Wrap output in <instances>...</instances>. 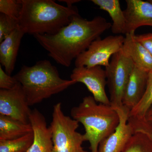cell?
<instances>
[{
    "label": "cell",
    "instance_id": "cell-20",
    "mask_svg": "<svg viewBox=\"0 0 152 152\" xmlns=\"http://www.w3.org/2000/svg\"><path fill=\"white\" fill-rule=\"evenodd\" d=\"M122 152H152V140L141 132H135Z\"/></svg>",
    "mask_w": 152,
    "mask_h": 152
},
{
    "label": "cell",
    "instance_id": "cell-25",
    "mask_svg": "<svg viewBox=\"0 0 152 152\" xmlns=\"http://www.w3.org/2000/svg\"><path fill=\"white\" fill-rule=\"evenodd\" d=\"M136 40L141 44L152 56V33L134 35Z\"/></svg>",
    "mask_w": 152,
    "mask_h": 152
},
{
    "label": "cell",
    "instance_id": "cell-28",
    "mask_svg": "<svg viewBox=\"0 0 152 152\" xmlns=\"http://www.w3.org/2000/svg\"><path fill=\"white\" fill-rule=\"evenodd\" d=\"M146 120L148 121L150 123H152V115L151 116L147 117Z\"/></svg>",
    "mask_w": 152,
    "mask_h": 152
},
{
    "label": "cell",
    "instance_id": "cell-9",
    "mask_svg": "<svg viewBox=\"0 0 152 152\" xmlns=\"http://www.w3.org/2000/svg\"><path fill=\"white\" fill-rule=\"evenodd\" d=\"M29 107L19 82L12 89L0 90V115L28 124L31 111Z\"/></svg>",
    "mask_w": 152,
    "mask_h": 152
},
{
    "label": "cell",
    "instance_id": "cell-21",
    "mask_svg": "<svg viewBox=\"0 0 152 152\" xmlns=\"http://www.w3.org/2000/svg\"><path fill=\"white\" fill-rule=\"evenodd\" d=\"M20 27L18 20L4 14L0 15V43Z\"/></svg>",
    "mask_w": 152,
    "mask_h": 152
},
{
    "label": "cell",
    "instance_id": "cell-7",
    "mask_svg": "<svg viewBox=\"0 0 152 152\" xmlns=\"http://www.w3.org/2000/svg\"><path fill=\"white\" fill-rule=\"evenodd\" d=\"M125 37L122 35L109 36L103 39L98 38L91 44L85 51L76 58V67L110 65V59L112 56L122 49Z\"/></svg>",
    "mask_w": 152,
    "mask_h": 152
},
{
    "label": "cell",
    "instance_id": "cell-23",
    "mask_svg": "<svg viewBox=\"0 0 152 152\" xmlns=\"http://www.w3.org/2000/svg\"><path fill=\"white\" fill-rule=\"evenodd\" d=\"M129 122L132 125L135 132H141L146 134L152 140V123L146 119L137 120L129 119Z\"/></svg>",
    "mask_w": 152,
    "mask_h": 152
},
{
    "label": "cell",
    "instance_id": "cell-8",
    "mask_svg": "<svg viewBox=\"0 0 152 152\" xmlns=\"http://www.w3.org/2000/svg\"><path fill=\"white\" fill-rule=\"evenodd\" d=\"M70 78L77 83L84 84L92 94L96 102L110 104V101L105 91V87L107 84L106 71L101 66L75 67L72 72Z\"/></svg>",
    "mask_w": 152,
    "mask_h": 152
},
{
    "label": "cell",
    "instance_id": "cell-6",
    "mask_svg": "<svg viewBox=\"0 0 152 152\" xmlns=\"http://www.w3.org/2000/svg\"><path fill=\"white\" fill-rule=\"evenodd\" d=\"M134 65L121 50L112 56L110 65L105 68L110 105L114 108L123 106L124 93Z\"/></svg>",
    "mask_w": 152,
    "mask_h": 152
},
{
    "label": "cell",
    "instance_id": "cell-4",
    "mask_svg": "<svg viewBox=\"0 0 152 152\" xmlns=\"http://www.w3.org/2000/svg\"><path fill=\"white\" fill-rule=\"evenodd\" d=\"M72 118L84 127V137L91 152H98L103 140L114 132L119 123L118 114L110 104L97 103L93 96L85 97L71 110Z\"/></svg>",
    "mask_w": 152,
    "mask_h": 152
},
{
    "label": "cell",
    "instance_id": "cell-3",
    "mask_svg": "<svg viewBox=\"0 0 152 152\" xmlns=\"http://www.w3.org/2000/svg\"><path fill=\"white\" fill-rule=\"evenodd\" d=\"M21 85L30 106L42 102L76 84L60 77L56 67L48 60H41L31 66H23L13 76Z\"/></svg>",
    "mask_w": 152,
    "mask_h": 152
},
{
    "label": "cell",
    "instance_id": "cell-13",
    "mask_svg": "<svg viewBox=\"0 0 152 152\" xmlns=\"http://www.w3.org/2000/svg\"><path fill=\"white\" fill-rule=\"evenodd\" d=\"M149 72L134 65L123 99V106L130 111L139 103L143 97Z\"/></svg>",
    "mask_w": 152,
    "mask_h": 152
},
{
    "label": "cell",
    "instance_id": "cell-29",
    "mask_svg": "<svg viewBox=\"0 0 152 152\" xmlns=\"http://www.w3.org/2000/svg\"><path fill=\"white\" fill-rule=\"evenodd\" d=\"M150 1H151L152 2V0H150Z\"/></svg>",
    "mask_w": 152,
    "mask_h": 152
},
{
    "label": "cell",
    "instance_id": "cell-17",
    "mask_svg": "<svg viewBox=\"0 0 152 152\" xmlns=\"http://www.w3.org/2000/svg\"><path fill=\"white\" fill-rule=\"evenodd\" d=\"M33 132L30 123L25 124L0 115V140L18 138Z\"/></svg>",
    "mask_w": 152,
    "mask_h": 152
},
{
    "label": "cell",
    "instance_id": "cell-26",
    "mask_svg": "<svg viewBox=\"0 0 152 152\" xmlns=\"http://www.w3.org/2000/svg\"><path fill=\"white\" fill-rule=\"evenodd\" d=\"M59 1L65 2L66 4L67 7H71L73 6V5L74 4L79 2L80 1H79V0H61V1Z\"/></svg>",
    "mask_w": 152,
    "mask_h": 152
},
{
    "label": "cell",
    "instance_id": "cell-15",
    "mask_svg": "<svg viewBox=\"0 0 152 152\" xmlns=\"http://www.w3.org/2000/svg\"><path fill=\"white\" fill-rule=\"evenodd\" d=\"M134 35V33L126 35L122 50L131 58L134 64L150 71L152 69V55L136 40Z\"/></svg>",
    "mask_w": 152,
    "mask_h": 152
},
{
    "label": "cell",
    "instance_id": "cell-24",
    "mask_svg": "<svg viewBox=\"0 0 152 152\" xmlns=\"http://www.w3.org/2000/svg\"><path fill=\"white\" fill-rule=\"evenodd\" d=\"M18 82L14 77L6 73L0 65V88L1 89L10 90L16 86Z\"/></svg>",
    "mask_w": 152,
    "mask_h": 152
},
{
    "label": "cell",
    "instance_id": "cell-12",
    "mask_svg": "<svg viewBox=\"0 0 152 152\" xmlns=\"http://www.w3.org/2000/svg\"><path fill=\"white\" fill-rule=\"evenodd\" d=\"M29 121L32 127L34 140L27 152H52L53 144L50 128L48 126L43 114L37 109L31 110Z\"/></svg>",
    "mask_w": 152,
    "mask_h": 152
},
{
    "label": "cell",
    "instance_id": "cell-2",
    "mask_svg": "<svg viewBox=\"0 0 152 152\" xmlns=\"http://www.w3.org/2000/svg\"><path fill=\"white\" fill-rule=\"evenodd\" d=\"M19 26L25 34H54L79 15L75 6L61 5L53 0H21Z\"/></svg>",
    "mask_w": 152,
    "mask_h": 152
},
{
    "label": "cell",
    "instance_id": "cell-16",
    "mask_svg": "<svg viewBox=\"0 0 152 152\" xmlns=\"http://www.w3.org/2000/svg\"><path fill=\"white\" fill-rule=\"evenodd\" d=\"M101 10L108 13L113 20L111 27L114 34H124L126 26V19L124 11L121 8L118 0H91Z\"/></svg>",
    "mask_w": 152,
    "mask_h": 152
},
{
    "label": "cell",
    "instance_id": "cell-22",
    "mask_svg": "<svg viewBox=\"0 0 152 152\" xmlns=\"http://www.w3.org/2000/svg\"><path fill=\"white\" fill-rule=\"evenodd\" d=\"M23 5L21 0H0V12L18 20Z\"/></svg>",
    "mask_w": 152,
    "mask_h": 152
},
{
    "label": "cell",
    "instance_id": "cell-11",
    "mask_svg": "<svg viewBox=\"0 0 152 152\" xmlns=\"http://www.w3.org/2000/svg\"><path fill=\"white\" fill-rule=\"evenodd\" d=\"M124 11L126 19L125 34L134 33L140 27L152 26V2L151 1L126 0Z\"/></svg>",
    "mask_w": 152,
    "mask_h": 152
},
{
    "label": "cell",
    "instance_id": "cell-10",
    "mask_svg": "<svg viewBox=\"0 0 152 152\" xmlns=\"http://www.w3.org/2000/svg\"><path fill=\"white\" fill-rule=\"evenodd\" d=\"M115 109L119 117V123L115 130L103 140L99 145L98 152H122L135 131L129 122L130 111L123 106Z\"/></svg>",
    "mask_w": 152,
    "mask_h": 152
},
{
    "label": "cell",
    "instance_id": "cell-18",
    "mask_svg": "<svg viewBox=\"0 0 152 152\" xmlns=\"http://www.w3.org/2000/svg\"><path fill=\"white\" fill-rule=\"evenodd\" d=\"M152 106V69L149 72L146 89L139 103L131 110L129 118L137 120L146 118L147 113Z\"/></svg>",
    "mask_w": 152,
    "mask_h": 152
},
{
    "label": "cell",
    "instance_id": "cell-5",
    "mask_svg": "<svg viewBox=\"0 0 152 152\" xmlns=\"http://www.w3.org/2000/svg\"><path fill=\"white\" fill-rule=\"evenodd\" d=\"M78 122L64 114L61 104L53 106L51 123L52 152H88L83 148L84 135L77 131Z\"/></svg>",
    "mask_w": 152,
    "mask_h": 152
},
{
    "label": "cell",
    "instance_id": "cell-19",
    "mask_svg": "<svg viewBox=\"0 0 152 152\" xmlns=\"http://www.w3.org/2000/svg\"><path fill=\"white\" fill-rule=\"evenodd\" d=\"M34 140L33 132L18 138L0 140V152H27Z\"/></svg>",
    "mask_w": 152,
    "mask_h": 152
},
{
    "label": "cell",
    "instance_id": "cell-27",
    "mask_svg": "<svg viewBox=\"0 0 152 152\" xmlns=\"http://www.w3.org/2000/svg\"><path fill=\"white\" fill-rule=\"evenodd\" d=\"M151 115H152V106L150 108L149 110L148 111L147 113L146 118L147 117L151 116Z\"/></svg>",
    "mask_w": 152,
    "mask_h": 152
},
{
    "label": "cell",
    "instance_id": "cell-1",
    "mask_svg": "<svg viewBox=\"0 0 152 152\" xmlns=\"http://www.w3.org/2000/svg\"><path fill=\"white\" fill-rule=\"evenodd\" d=\"M112 24L98 16L91 20L75 16L69 23L54 34H36L34 37L57 64L70 66L73 60L91 44L111 28Z\"/></svg>",
    "mask_w": 152,
    "mask_h": 152
},
{
    "label": "cell",
    "instance_id": "cell-14",
    "mask_svg": "<svg viewBox=\"0 0 152 152\" xmlns=\"http://www.w3.org/2000/svg\"><path fill=\"white\" fill-rule=\"evenodd\" d=\"M25 34L19 27L0 43V63L9 75L15 69L19 48Z\"/></svg>",
    "mask_w": 152,
    "mask_h": 152
}]
</instances>
